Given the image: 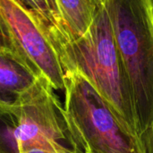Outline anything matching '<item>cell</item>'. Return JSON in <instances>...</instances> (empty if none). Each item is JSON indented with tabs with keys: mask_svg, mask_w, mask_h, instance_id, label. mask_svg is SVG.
Returning <instances> with one entry per match:
<instances>
[{
	"mask_svg": "<svg viewBox=\"0 0 153 153\" xmlns=\"http://www.w3.org/2000/svg\"><path fill=\"white\" fill-rule=\"evenodd\" d=\"M86 153H96V152H91V151H90V150H86Z\"/></svg>",
	"mask_w": 153,
	"mask_h": 153,
	"instance_id": "4fadbf2b",
	"label": "cell"
},
{
	"mask_svg": "<svg viewBox=\"0 0 153 153\" xmlns=\"http://www.w3.org/2000/svg\"><path fill=\"white\" fill-rule=\"evenodd\" d=\"M0 50H9V51H12V52L15 53L14 50H13V46L11 44V41H10L9 38H8V36L6 34V31L4 30V24L1 22V20H0Z\"/></svg>",
	"mask_w": 153,
	"mask_h": 153,
	"instance_id": "30bf717a",
	"label": "cell"
},
{
	"mask_svg": "<svg viewBox=\"0 0 153 153\" xmlns=\"http://www.w3.org/2000/svg\"><path fill=\"white\" fill-rule=\"evenodd\" d=\"M107 0H54L65 30L73 37L84 34Z\"/></svg>",
	"mask_w": 153,
	"mask_h": 153,
	"instance_id": "52a82bcc",
	"label": "cell"
},
{
	"mask_svg": "<svg viewBox=\"0 0 153 153\" xmlns=\"http://www.w3.org/2000/svg\"><path fill=\"white\" fill-rule=\"evenodd\" d=\"M64 91L65 109L86 150L146 153L139 134L81 74L65 71Z\"/></svg>",
	"mask_w": 153,
	"mask_h": 153,
	"instance_id": "3957f363",
	"label": "cell"
},
{
	"mask_svg": "<svg viewBox=\"0 0 153 153\" xmlns=\"http://www.w3.org/2000/svg\"><path fill=\"white\" fill-rule=\"evenodd\" d=\"M32 11L47 26L61 23L54 0H17Z\"/></svg>",
	"mask_w": 153,
	"mask_h": 153,
	"instance_id": "9c48e42d",
	"label": "cell"
},
{
	"mask_svg": "<svg viewBox=\"0 0 153 153\" xmlns=\"http://www.w3.org/2000/svg\"><path fill=\"white\" fill-rule=\"evenodd\" d=\"M146 153H153V126L141 137Z\"/></svg>",
	"mask_w": 153,
	"mask_h": 153,
	"instance_id": "8fae6325",
	"label": "cell"
},
{
	"mask_svg": "<svg viewBox=\"0 0 153 153\" xmlns=\"http://www.w3.org/2000/svg\"><path fill=\"white\" fill-rule=\"evenodd\" d=\"M19 124L17 106H0V153H21L17 140Z\"/></svg>",
	"mask_w": 153,
	"mask_h": 153,
	"instance_id": "ba28073f",
	"label": "cell"
},
{
	"mask_svg": "<svg viewBox=\"0 0 153 153\" xmlns=\"http://www.w3.org/2000/svg\"><path fill=\"white\" fill-rule=\"evenodd\" d=\"M140 137L153 126V0H107Z\"/></svg>",
	"mask_w": 153,
	"mask_h": 153,
	"instance_id": "7a4b0ae2",
	"label": "cell"
},
{
	"mask_svg": "<svg viewBox=\"0 0 153 153\" xmlns=\"http://www.w3.org/2000/svg\"><path fill=\"white\" fill-rule=\"evenodd\" d=\"M0 20L14 52L54 90H65V71L46 24L17 0H0Z\"/></svg>",
	"mask_w": 153,
	"mask_h": 153,
	"instance_id": "5b68a950",
	"label": "cell"
},
{
	"mask_svg": "<svg viewBox=\"0 0 153 153\" xmlns=\"http://www.w3.org/2000/svg\"><path fill=\"white\" fill-rule=\"evenodd\" d=\"M39 78L15 53L0 50V106H18Z\"/></svg>",
	"mask_w": 153,
	"mask_h": 153,
	"instance_id": "8992f818",
	"label": "cell"
},
{
	"mask_svg": "<svg viewBox=\"0 0 153 153\" xmlns=\"http://www.w3.org/2000/svg\"><path fill=\"white\" fill-rule=\"evenodd\" d=\"M46 27L64 71H75L85 77L138 134L131 90L115 43L107 4L82 36L73 37L62 23Z\"/></svg>",
	"mask_w": 153,
	"mask_h": 153,
	"instance_id": "6da1fadb",
	"label": "cell"
},
{
	"mask_svg": "<svg viewBox=\"0 0 153 153\" xmlns=\"http://www.w3.org/2000/svg\"><path fill=\"white\" fill-rule=\"evenodd\" d=\"M24 153H64V152H49V151H45V150H38V149H34V150H30L28 152Z\"/></svg>",
	"mask_w": 153,
	"mask_h": 153,
	"instance_id": "7c38bea8",
	"label": "cell"
},
{
	"mask_svg": "<svg viewBox=\"0 0 153 153\" xmlns=\"http://www.w3.org/2000/svg\"><path fill=\"white\" fill-rule=\"evenodd\" d=\"M17 140L21 153L45 150L86 153V148L48 81L40 77L17 106Z\"/></svg>",
	"mask_w": 153,
	"mask_h": 153,
	"instance_id": "277c9868",
	"label": "cell"
}]
</instances>
